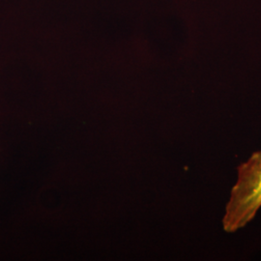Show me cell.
<instances>
[{"label": "cell", "mask_w": 261, "mask_h": 261, "mask_svg": "<svg viewBox=\"0 0 261 261\" xmlns=\"http://www.w3.org/2000/svg\"><path fill=\"white\" fill-rule=\"evenodd\" d=\"M237 171V180L222 221L227 233H234L247 226L261 209V150L240 165Z\"/></svg>", "instance_id": "1"}]
</instances>
